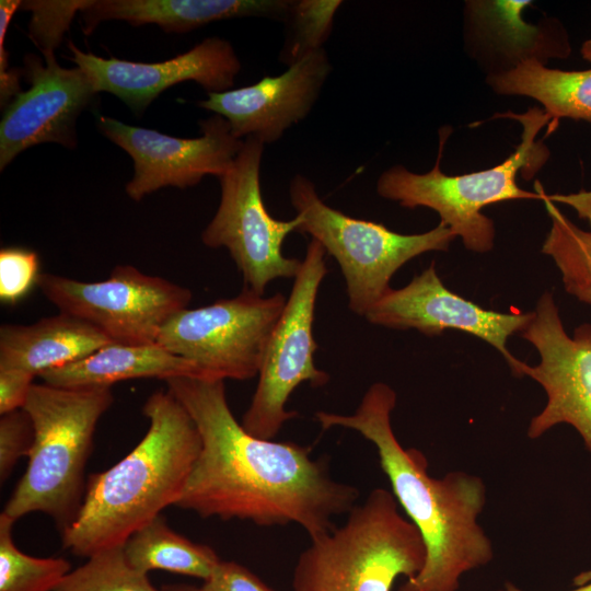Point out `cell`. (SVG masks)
I'll use <instances>...</instances> for the list:
<instances>
[{"label":"cell","mask_w":591,"mask_h":591,"mask_svg":"<svg viewBox=\"0 0 591 591\" xmlns=\"http://www.w3.org/2000/svg\"><path fill=\"white\" fill-rule=\"evenodd\" d=\"M164 381L201 440L175 507L258 526L294 523L313 538L334 529V518L357 505L358 488L332 477L327 455L312 459L311 447L250 434L229 407L223 380Z\"/></svg>","instance_id":"obj_1"},{"label":"cell","mask_w":591,"mask_h":591,"mask_svg":"<svg viewBox=\"0 0 591 591\" xmlns=\"http://www.w3.org/2000/svg\"><path fill=\"white\" fill-rule=\"evenodd\" d=\"M395 405V391L376 382L354 414L320 410L315 420L323 430L351 429L373 443L392 494L424 538L426 564L397 591H457L463 573L494 557L491 541L477 521L485 507L486 486L480 477L462 471L431 477L426 456L397 440L391 422Z\"/></svg>","instance_id":"obj_2"},{"label":"cell","mask_w":591,"mask_h":591,"mask_svg":"<svg viewBox=\"0 0 591 591\" xmlns=\"http://www.w3.org/2000/svg\"><path fill=\"white\" fill-rule=\"evenodd\" d=\"M149 429L108 470L89 476L79 512L62 532L63 547L90 557L123 546L128 537L174 506L201 449L199 431L173 394L146 401Z\"/></svg>","instance_id":"obj_3"},{"label":"cell","mask_w":591,"mask_h":591,"mask_svg":"<svg viewBox=\"0 0 591 591\" xmlns=\"http://www.w3.org/2000/svg\"><path fill=\"white\" fill-rule=\"evenodd\" d=\"M113 401L112 386L32 385L23 409L32 421L34 441L25 473L3 513L16 521L43 512L61 532L71 524L84 497V470L96 425Z\"/></svg>","instance_id":"obj_4"},{"label":"cell","mask_w":591,"mask_h":591,"mask_svg":"<svg viewBox=\"0 0 591 591\" xmlns=\"http://www.w3.org/2000/svg\"><path fill=\"white\" fill-rule=\"evenodd\" d=\"M345 522L310 538L292 573V591H391L418 575L427 549L415 524L384 488L369 493Z\"/></svg>","instance_id":"obj_5"},{"label":"cell","mask_w":591,"mask_h":591,"mask_svg":"<svg viewBox=\"0 0 591 591\" xmlns=\"http://www.w3.org/2000/svg\"><path fill=\"white\" fill-rule=\"evenodd\" d=\"M500 116L517 118L523 125L521 143L501 164L463 175L444 174L440 170V160L451 128L443 127L439 132L438 158L428 173L417 174L403 165H394L379 176L376 193L404 208L434 210L440 222L460 236L467 250L489 252L494 246L495 227L482 209L509 199H542L543 190H523L517 185L515 177L520 169L542 165L548 157L545 147L534 140L541 127L549 120L545 112L534 108L524 115L506 113Z\"/></svg>","instance_id":"obj_6"},{"label":"cell","mask_w":591,"mask_h":591,"mask_svg":"<svg viewBox=\"0 0 591 591\" xmlns=\"http://www.w3.org/2000/svg\"><path fill=\"white\" fill-rule=\"evenodd\" d=\"M290 201L297 211V232L309 234L343 273L349 309L364 316L391 288L393 275L407 262L427 252L449 250L456 237L439 223L419 234H401L384 224L352 218L325 204L314 183L297 174L289 185Z\"/></svg>","instance_id":"obj_7"},{"label":"cell","mask_w":591,"mask_h":591,"mask_svg":"<svg viewBox=\"0 0 591 591\" xmlns=\"http://www.w3.org/2000/svg\"><path fill=\"white\" fill-rule=\"evenodd\" d=\"M325 255L323 246L311 240L283 311L269 336L258 383L241 422L256 438L274 440L285 422L298 416L297 412L288 410L286 404L301 383L318 387L329 380L314 363L317 344L313 335L317 292L328 273Z\"/></svg>","instance_id":"obj_8"},{"label":"cell","mask_w":591,"mask_h":591,"mask_svg":"<svg viewBox=\"0 0 591 591\" xmlns=\"http://www.w3.org/2000/svg\"><path fill=\"white\" fill-rule=\"evenodd\" d=\"M286 301L280 292L264 297L243 288L234 298L179 311L157 344L193 362L202 379L248 380L258 375Z\"/></svg>","instance_id":"obj_9"},{"label":"cell","mask_w":591,"mask_h":591,"mask_svg":"<svg viewBox=\"0 0 591 591\" xmlns=\"http://www.w3.org/2000/svg\"><path fill=\"white\" fill-rule=\"evenodd\" d=\"M265 144L244 139L230 169L221 176L219 207L201 233L211 248L225 247L242 275L244 289L264 296L278 278H296L302 260L286 257L282 243L297 231L299 219L278 220L270 216L260 189V164Z\"/></svg>","instance_id":"obj_10"},{"label":"cell","mask_w":591,"mask_h":591,"mask_svg":"<svg viewBox=\"0 0 591 591\" xmlns=\"http://www.w3.org/2000/svg\"><path fill=\"white\" fill-rule=\"evenodd\" d=\"M37 286L59 312L93 325L113 343L129 345L157 344L164 324L192 300L189 289L129 265L95 282L40 274Z\"/></svg>","instance_id":"obj_11"},{"label":"cell","mask_w":591,"mask_h":591,"mask_svg":"<svg viewBox=\"0 0 591 591\" xmlns=\"http://www.w3.org/2000/svg\"><path fill=\"white\" fill-rule=\"evenodd\" d=\"M534 315L520 333L538 351L531 367L519 361L515 376H530L545 390L547 402L534 416L528 436L537 439L558 424L572 426L591 455V325L582 324L567 335L553 293L544 292Z\"/></svg>","instance_id":"obj_12"},{"label":"cell","mask_w":591,"mask_h":591,"mask_svg":"<svg viewBox=\"0 0 591 591\" xmlns=\"http://www.w3.org/2000/svg\"><path fill=\"white\" fill-rule=\"evenodd\" d=\"M199 126L201 136L177 138L113 117H97L100 131L134 161L135 172L126 193L136 201L162 187L184 189L206 175L219 178L230 169L244 140L235 138L229 123L217 114L199 121Z\"/></svg>","instance_id":"obj_13"},{"label":"cell","mask_w":591,"mask_h":591,"mask_svg":"<svg viewBox=\"0 0 591 591\" xmlns=\"http://www.w3.org/2000/svg\"><path fill=\"white\" fill-rule=\"evenodd\" d=\"M45 63L35 55L24 59V76L31 86L4 108L0 123V170L27 148L55 142L77 146L76 123L93 102L95 90L80 67L62 68L54 54Z\"/></svg>","instance_id":"obj_14"},{"label":"cell","mask_w":591,"mask_h":591,"mask_svg":"<svg viewBox=\"0 0 591 591\" xmlns=\"http://www.w3.org/2000/svg\"><path fill=\"white\" fill-rule=\"evenodd\" d=\"M534 312L501 313L483 309L449 290L432 263L401 289L390 288L366 313L367 321L393 329H416L428 336L456 329L474 335L495 347L511 372L517 359L507 348L508 338L521 333Z\"/></svg>","instance_id":"obj_15"},{"label":"cell","mask_w":591,"mask_h":591,"mask_svg":"<svg viewBox=\"0 0 591 591\" xmlns=\"http://www.w3.org/2000/svg\"><path fill=\"white\" fill-rule=\"evenodd\" d=\"M69 57L90 77L94 90L108 92L141 115L149 104L167 88L193 80L207 93L231 90L241 71V62L232 45L220 37H208L188 51L161 62H135L103 58L83 53L73 43Z\"/></svg>","instance_id":"obj_16"},{"label":"cell","mask_w":591,"mask_h":591,"mask_svg":"<svg viewBox=\"0 0 591 591\" xmlns=\"http://www.w3.org/2000/svg\"><path fill=\"white\" fill-rule=\"evenodd\" d=\"M331 72L332 63L323 48L278 76H265L239 89L207 93L198 106L222 116L235 138L253 137L269 144L310 114Z\"/></svg>","instance_id":"obj_17"},{"label":"cell","mask_w":591,"mask_h":591,"mask_svg":"<svg viewBox=\"0 0 591 591\" xmlns=\"http://www.w3.org/2000/svg\"><path fill=\"white\" fill-rule=\"evenodd\" d=\"M289 5L290 0H85L80 13L85 34L106 20L136 26L157 24L169 33H186L232 18L283 21Z\"/></svg>","instance_id":"obj_18"},{"label":"cell","mask_w":591,"mask_h":591,"mask_svg":"<svg viewBox=\"0 0 591 591\" xmlns=\"http://www.w3.org/2000/svg\"><path fill=\"white\" fill-rule=\"evenodd\" d=\"M113 343L93 325L63 312L31 325L0 327V370L35 376L76 362Z\"/></svg>","instance_id":"obj_19"},{"label":"cell","mask_w":591,"mask_h":591,"mask_svg":"<svg viewBox=\"0 0 591 591\" xmlns=\"http://www.w3.org/2000/svg\"><path fill=\"white\" fill-rule=\"evenodd\" d=\"M44 383L60 387L112 386L116 382L173 376L200 378L197 367L158 344L111 343L91 355L38 375Z\"/></svg>","instance_id":"obj_20"},{"label":"cell","mask_w":591,"mask_h":591,"mask_svg":"<svg viewBox=\"0 0 591 591\" xmlns=\"http://www.w3.org/2000/svg\"><path fill=\"white\" fill-rule=\"evenodd\" d=\"M487 83L498 94L523 95L538 101L549 119L591 121V68L580 71L552 69L538 58L531 57L490 74ZM582 198L591 206V192H583Z\"/></svg>","instance_id":"obj_21"},{"label":"cell","mask_w":591,"mask_h":591,"mask_svg":"<svg viewBox=\"0 0 591 591\" xmlns=\"http://www.w3.org/2000/svg\"><path fill=\"white\" fill-rule=\"evenodd\" d=\"M127 563L141 572L165 570L208 580L221 561L209 546L173 531L160 514L123 545Z\"/></svg>","instance_id":"obj_22"},{"label":"cell","mask_w":591,"mask_h":591,"mask_svg":"<svg viewBox=\"0 0 591 591\" xmlns=\"http://www.w3.org/2000/svg\"><path fill=\"white\" fill-rule=\"evenodd\" d=\"M14 522L0 514V591H55L71 571L69 561L21 552L13 538Z\"/></svg>","instance_id":"obj_23"},{"label":"cell","mask_w":591,"mask_h":591,"mask_svg":"<svg viewBox=\"0 0 591 591\" xmlns=\"http://www.w3.org/2000/svg\"><path fill=\"white\" fill-rule=\"evenodd\" d=\"M340 0H290L285 23V39L279 60L287 67L323 49L328 39Z\"/></svg>","instance_id":"obj_24"},{"label":"cell","mask_w":591,"mask_h":591,"mask_svg":"<svg viewBox=\"0 0 591 591\" xmlns=\"http://www.w3.org/2000/svg\"><path fill=\"white\" fill-rule=\"evenodd\" d=\"M55 591H161L148 579V573L132 568L123 546L101 551L71 570ZM163 591V590H162Z\"/></svg>","instance_id":"obj_25"},{"label":"cell","mask_w":591,"mask_h":591,"mask_svg":"<svg viewBox=\"0 0 591 591\" xmlns=\"http://www.w3.org/2000/svg\"><path fill=\"white\" fill-rule=\"evenodd\" d=\"M85 0L80 1H25L21 8L32 11L30 36L44 56L54 54L76 12H80Z\"/></svg>","instance_id":"obj_26"},{"label":"cell","mask_w":591,"mask_h":591,"mask_svg":"<svg viewBox=\"0 0 591 591\" xmlns=\"http://www.w3.org/2000/svg\"><path fill=\"white\" fill-rule=\"evenodd\" d=\"M542 252L554 259L566 291L591 304V264L554 227H551Z\"/></svg>","instance_id":"obj_27"},{"label":"cell","mask_w":591,"mask_h":591,"mask_svg":"<svg viewBox=\"0 0 591 591\" xmlns=\"http://www.w3.org/2000/svg\"><path fill=\"white\" fill-rule=\"evenodd\" d=\"M38 255L27 248L7 247L0 251V300L4 304H16L39 278Z\"/></svg>","instance_id":"obj_28"},{"label":"cell","mask_w":591,"mask_h":591,"mask_svg":"<svg viewBox=\"0 0 591 591\" xmlns=\"http://www.w3.org/2000/svg\"><path fill=\"white\" fill-rule=\"evenodd\" d=\"M34 441L32 421L22 409L0 418V480L5 482L22 456H27Z\"/></svg>","instance_id":"obj_29"},{"label":"cell","mask_w":591,"mask_h":591,"mask_svg":"<svg viewBox=\"0 0 591 591\" xmlns=\"http://www.w3.org/2000/svg\"><path fill=\"white\" fill-rule=\"evenodd\" d=\"M198 591H274L260 578L235 561L221 560Z\"/></svg>","instance_id":"obj_30"},{"label":"cell","mask_w":591,"mask_h":591,"mask_svg":"<svg viewBox=\"0 0 591 591\" xmlns=\"http://www.w3.org/2000/svg\"><path fill=\"white\" fill-rule=\"evenodd\" d=\"M34 378L21 370H0V415L24 407Z\"/></svg>","instance_id":"obj_31"},{"label":"cell","mask_w":591,"mask_h":591,"mask_svg":"<svg viewBox=\"0 0 591 591\" xmlns=\"http://www.w3.org/2000/svg\"><path fill=\"white\" fill-rule=\"evenodd\" d=\"M542 199L554 227L591 264V232L577 227L543 193Z\"/></svg>","instance_id":"obj_32"},{"label":"cell","mask_w":591,"mask_h":591,"mask_svg":"<svg viewBox=\"0 0 591 591\" xmlns=\"http://www.w3.org/2000/svg\"><path fill=\"white\" fill-rule=\"evenodd\" d=\"M498 591H524V590H521L520 588L515 587L514 584H512L511 582H507L505 584V587ZM570 591H591V582L590 583H587V584H583V586H580L573 590H570Z\"/></svg>","instance_id":"obj_33"},{"label":"cell","mask_w":591,"mask_h":591,"mask_svg":"<svg viewBox=\"0 0 591 591\" xmlns=\"http://www.w3.org/2000/svg\"><path fill=\"white\" fill-rule=\"evenodd\" d=\"M163 591H198V587L187 586V584H174L165 586L162 589Z\"/></svg>","instance_id":"obj_34"},{"label":"cell","mask_w":591,"mask_h":591,"mask_svg":"<svg viewBox=\"0 0 591 591\" xmlns=\"http://www.w3.org/2000/svg\"><path fill=\"white\" fill-rule=\"evenodd\" d=\"M580 53L582 58L591 63V38L583 42Z\"/></svg>","instance_id":"obj_35"},{"label":"cell","mask_w":591,"mask_h":591,"mask_svg":"<svg viewBox=\"0 0 591 591\" xmlns=\"http://www.w3.org/2000/svg\"><path fill=\"white\" fill-rule=\"evenodd\" d=\"M590 222H591V219H590Z\"/></svg>","instance_id":"obj_36"}]
</instances>
